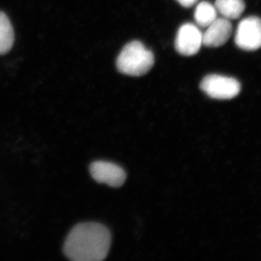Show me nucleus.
I'll list each match as a JSON object with an SVG mask.
<instances>
[{
	"mask_svg": "<svg viewBox=\"0 0 261 261\" xmlns=\"http://www.w3.org/2000/svg\"><path fill=\"white\" fill-rule=\"evenodd\" d=\"M202 45V33L194 24H183L176 34L175 48L185 56H195Z\"/></svg>",
	"mask_w": 261,
	"mask_h": 261,
	"instance_id": "5",
	"label": "nucleus"
},
{
	"mask_svg": "<svg viewBox=\"0 0 261 261\" xmlns=\"http://www.w3.org/2000/svg\"><path fill=\"white\" fill-rule=\"evenodd\" d=\"M154 57L142 42L133 41L128 43L117 58L118 71L130 76H142L152 69Z\"/></svg>",
	"mask_w": 261,
	"mask_h": 261,
	"instance_id": "2",
	"label": "nucleus"
},
{
	"mask_svg": "<svg viewBox=\"0 0 261 261\" xmlns=\"http://www.w3.org/2000/svg\"><path fill=\"white\" fill-rule=\"evenodd\" d=\"M111 243L108 228L98 223L75 226L65 240L63 252L74 261H100L107 257Z\"/></svg>",
	"mask_w": 261,
	"mask_h": 261,
	"instance_id": "1",
	"label": "nucleus"
},
{
	"mask_svg": "<svg viewBox=\"0 0 261 261\" xmlns=\"http://www.w3.org/2000/svg\"><path fill=\"white\" fill-rule=\"evenodd\" d=\"M15 36L9 18L0 12V55L8 53L13 47Z\"/></svg>",
	"mask_w": 261,
	"mask_h": 261,
	"instance_id": "9",
	"label": "nucleus"
},
{
	"mask_svg": "<svg viewBox=\"0 0 261 261\" xmlns=\"http://www.w3.org/2000/svg\"><path fill=\"white\" fill-rule=\"evenodd\" d=\"M200 87L207 96L217 99H232L241 90L239 81L219 74L206 75L201 82Z\"/></svg>",
	"mask_w": 261,
	"mask_h": 261,
	"instance_id": "3",
	"label": "nucleus"
},
{
	"mask_svg": "<svg viewBox=\"0 0 261 261\" xmlns=\"http://www.w3.org/2000/svg\"><path fill=\"white\" fill-rule=\"evenodd\" d=\"M235 43L240 49L255 51L261 48V19L247 17L239 23L235 34Z\"/></svg>",
	"mask_w": 261,
	"mask_h": 261,
	"instance_id": "4",
	"label": "nucleus"
},
{
	"mask_svg": "<svg viewBox=\"0 0 261 261\" xmlns=\"http://www.w3.org/2000/svg\"><path fill=\"white\" fill-rule=\"evenodd\" d=\"M202 34V44L207 47H219L228 42L232 34L231 21L224 18H217L207 27Z\"/></svg>",
	"mask_w": 261,
	"mask_h": 261,
	"instance_id": "7",
	"label": "nucleus"
},
{
	"mask_svg": "<svg viewBox=\"0 0 261 261\" xmlns=\"http://www.w3.org/2000/svg\"><path fill=\"white\" fill-rule=\"evenodd\" d=\"M215 8L223 18L236 20L245 11V3L243 0H216Z\"/></svg>",
	"mask_w": 261,
	"mask_h": 261,
	"instance_id": "8",
	"label": "nucleus"
},
{
	"mask_svg": "<svg viewBox=\"0 0 261 261\" xmlns=\"http://www.w3.org/2000/svg\"><path fill=\"white\" fill-rule=\"evenodd\" d=\"M176 1L185 8H190L196 4L197 0H176Z\"/></svg>",
	"mask_w": 261,
	"mask_h": 261,
	"instance_id": "11",
	"label": "nucleus"
},
{
	"mask_svg": "<svg viewBox=\"0 0 261 261\" xmlns=\"http://www.w3.org/2000/svg\"><path fill=\"white\" fill-rule=\"evenodd\" d=\"M91 176L96 181L108 186L119 187L126 181L124 170L118 165L106 161H96L89 167Z\"/></svg>",
	"mask_w": 261,
	"mask_h": 261,
	"instance_id": "6",
	"label": "nucleus"
},
{
	"mask_svg": "<svg viewBox=\"0 0 261 261\" xmlns=\"http://www.w3.org/2000/svg\"><path fill=\"white\" fill-rule=\"evenodd\" d=\"M217 10L214 5L207 2H201L196 7L195 20L199 27L207 28L217 18Z\"/></svg>",
	"mask_w": 261,
	"mask_h": 261,
	"instance_id": "10",
	"label": "nucleus"
}]
</instances>
